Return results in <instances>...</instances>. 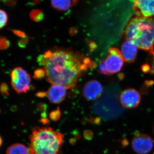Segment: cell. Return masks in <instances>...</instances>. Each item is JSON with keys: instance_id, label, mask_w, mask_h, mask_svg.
Instances as JSON below:
<instances>
[{"instance_id": "6da1fadb", "label": "cell", "mask_w": 154, "mask_h": 154, "mask_svg": "<svg viewBox=\"0 0 154 154\" xmlns=\"http://www.w3.org/2000/svg\"><path fill=\"white\" fill-rule=\"evenodd\" d=\"M52 51V56L46 58L44 66L47 82L67 89L75 88L79 78L88 69L83 63L84 55L66 49L58 48Z\"/></svg>"}, {"instance_id": "7a4b0ae2", "label": "cell", "mask_w": 154, "mask_h": 154, "mask_svg": "<svg viewBox=\"0 0 154 154\" xmlns=\"http://www.w3.org/2000/svg\"><path fill=\"white\" fill-rule=\"evenodd\" d=\"M29 140V154H59L64 135L51 128L35 127Z\"/></svg>"}, {"instance_id": "3957f363", "label": "cell", "mask_w": 154, "mask_h": 154, "mask_svg": "<svg viewBox=\"0 0 154 154\" xmlns=\"http://www.w3.org/2000/svg\"><path fill=\"white\" fill-rule=\"evenodd\" d=\"M124 36L150 53L154 46V18L134 17L127 25Z\"/></svg>"}, {"instance_id": "277c9868", "label": "cell", "mask_w": 154, "mask_h": 154, "mask_svg": "<svg viewBox=\"0 0 154 154\" xmlns=\"http://www.w3.org/2000/svg\"><path fill=\"white\" fill-rule=\"evenodd\" d=\"M11 77V85L18 94L26 93L29 91L31 82L30 75L22 67H17L13 69Z\"/></svg>"}, {"instance_id": "5b68a950", "label": "cell", "mask_w": 154, "mask_h": 154, "mask_svg": "<svg viewBox=\"0 0 154 154\" xmlns=\"http://www.w3.org/2000/svg\"><path fill=\"white\" fill-rule=\"evenodd\" d=\"M131 146L138 154H147L152 149L154 140L149 135L145 134H137L133 138Z\"/></svg>"}, {"instance_id": "8992f818", "label": "cell", "mask_w": 154, "mask_h": 154, "mask_svg": "<svg viewBox=\"0 0 154 154\" xmlns=\"http://www.w3.org/2000/svg\"><path fill=\"white\" fill-rule=\"evenodd\" d=\"M108 51L109 54L106 57L105 63L108 71L110 75H112L121 70L124 60L121 51L118 48L111 47Z\"/></svg>"}, {"instance_id": "52a82bcc", "label": "cell", "mask_w": 154, "mask_h": 154, "mask_svg": "<svg viewBox=\"0 0 154 154\" xmlns=\"http://www.w3.org/2000/svg\"><path fill=\"white\" fill-rule=\"evenodd\" d=\"M121 104L128 109L136 108L141 102V96L138 91L133 88L125 89L122 91L119 96Z\"/></svg>"}, {"instance_id": "ba28073f", "label": "cell", "mask_w": 154, "mask_h": 154, "mask_svg": "<svg viewBox=\"0 0 154 154\" xmlns=\"http://www.w3.org/2000/svg\"><path fill=\"white\" fill-rule=\"evenodd\" d=\"M103 91L101 83L96 80H91L86 83L83 87V96L88 101H95L101 96Z\"/></svg>"}, {"instance_id": "9c48e42d", "label": "cell", "mask_w": 154, "mask_h": 154, "mask_svg": "<svg viewBox=\"0 0 154 154\" xmlns=\"http://www.w3.org/2000/svg\"><path fill=\"white\" fill-rule=\"evenodd\" d=\"M132 8L137 16L146 18H154V1H134Z\"/></svg>"}, {"instance_id": "30bf717a", "label": "cell", "mask_w": 154, "mask_h": 154, "mask_svg": "<svg viewBox=\"0 0 154 154\" xmlns=\"http://www.w3.org/2000/svg\"><path fill=\"white\" fill-rule=\"evenodd\" d=\"M66 88L60 85H53L47 92L50 102L59 104L64 100L67 94Z\"/></svg>"}, {"instance_id": "8fae6325", "label": "cell", "mask_w": 154, "mask_h": 154, "mask_svg": "<svg viewBox=\"0 0 154 154\" xmlns=\"http://www.w3.org/2000/svg\"><path fill=\"white\" fill-rule=\"evenodd\" d=\"M121 53L124 61L131 63L136 58L137 47L132 41L125 39L122 44Z\"/></svg>"}, {"instance_id": "7c38bea8", "label": "cell", "mask_w": 154, "mask_h": 154, "mask_svg": "<svg viewBox=\"0 0 154 154\" xmlns=\"http://www.w3.org/2000/svg\"><path fill=\"white\" fill-rule=\"evenodd\" d=\"M7 154H29L26 146L21 143L12 145L8 149Z\"/></svg>"}, {"instance_id": "4fadbf2b", "label": "cell", "mask_w": 154, "mask_h": 154, "mask_svg": "<svg viewBox=\"0 0 154 154\" xmlns=\"http://www.w3.org/2000/svg\"><path fill=\"white\" fill-rule=\"evenodd\" d=\"M51 3L52 8L59 11H67L74 5L71 1H52Z\"/></svg>"}, {"instance_id": "5bb4252c", "label": "cell", "mask_w": 154, "mask_h": 154, "mask_svg": "<svg viewBox=\"0 0 154 154\" xmlns=\"http://www.w3.org/2000/svg\"><path fill=\"white\" fill-rule=\"evenodd\" d=\"M29 16L31 20L37 22L42 21L44 17L42 11L38 9H33L30 11Z\"/></svg>"}, {"instance_id": "9a60e30c", "label": "cell", "mask_w": 154, "mask_h": 154, "mask_svg": "<svg viewBox=\"0 0 154 154\" xmlns=\"http://www.w3.org/2000/svg\"><path fill=\"white\" fill-rule=\"evenodd\" d=\"M8 17L7 13L0 9V29L5 27L8 23Z\"/></svg>"}, {"instance_id": "2e32d148", "label": "cell", "mask_w": 154, "mask_h": 154, "mask_svg": "<svg viewBox=\"0 0 154 154\" xmlns=\"http://www.w3.org/2000/svg\"><path fill=\"white\" fill-rule=\"evenodd\" d=\"M98 70V71L102 74L111 75L107 69V65L105 60H101L99 61Z\"/></svg>"}, {"instance_id": "e0dca14e", "label": "cell", "mask_w": 154, "mask_h": 154, "mask_svg": "<svg viewBox=\"0 0 154 154\" xmlns=\"http://www.w3.org/2000/svg\"><path fill=\"white\" fill-rule=\"evenodd\" d=\"M46 75L44 69L38 68L34 70L33 78L36 80L41 79H43Z\"/></svg>"}, {"instance_id": "ac0fdd59", "label": "cell", "mask_w": 154, "mask_h": 154, "mask_svg": "<svg viewBox=\"0 0 154 154\" xmlns=\"http://www.w3.org/2000/svg\"><path fill=\"white\" fill-rule=\"evenodd\" d=\"M11 45V42L8 39L3 37H0V50H4L8 49Z\"/></svg>"}, {"instance_id": "d6986e66", "label": "cell", "mask_w": 154, "mask_h": 154, "mask_svg": "<svg viewBox=\"0 0 154 154\" xmlns=\"http://www.w3.org/2000/svg\"><path fill=\"white\" fill-rule=\"evenodd\" d=\"M61 112L59 108L57 107V109L53 110L50 113V118L54 121H57L60 119L61 116Z\"/></svg>"}, {"instance_id": "ffe728a7", "label": "cell", "mask_w": 154, "mask_h": 154, "mask_svg": "<svg viewBox=\"0 0 154 154\" xmlns=\"http://www.w3.org/2000/svg\"><path fill=\"white\" fill-rule=\"evenodd\" d=\"M0 93L3 96H9V87L6 83L2 82L0 85Z\"/></svg>"}, {"instance_id": "44dd1931", "label": "cell", "mask_w": 154, "mask_h": 154, "mask_svg": "<svg viewBox=\"0 0 154 154\" xmlns=\"http://www.w3.org/2000/svg\"><path fill=\"white\" fill-rule=\"evenodd\" d=\"M9 30L12 31L16 36H19L22 38H30L28 36L26 35V33L23 31L19 30H15V29H9Z\"/></svg>"}, {"instance_id": "7402d4cb", "label": "cell", "mask_w": 154, "mask_h": 154, "mask_svg": "<svg viewBox=\"0 0 154 154\" xmlns=\"http://www.w3.org/2000/svg\"><path fill=\"white\" fill-rule=\"evenodd\" d=\"M28 43V38H22L18 41V46L21 48H25Z\"/></svg>"}, {"instance_id": "603a6c76", "label": "cell", "mask_w": 154, "mask_h": 154, "mask_svg": "<svg viewBox=\"0 0 154 154\" xmlns=\"http://www.w3.org/2000/svg\"><path fill=\"white\" fill-rule=\"evenodd\" d=\"M37 62L39 65L44 66L46 62V58L45 57L44 55H40L38 56L37 58Z\"/></svg>"}, {"instance_id": "cb8c5ba5", "label": "cell", "mask_w": 154, "mask_h": 154, "mask_svg": "<svg viewBox=\"0 0 154 154\" xmlns=\"http://www.w3.org/2000/svg\"><path fill=\"white\" fill-rule=\"evenodd\" d=\"M87 43L88 44V46H89V48H90V52L93 51L94 50L96 49V48H97V45L94 42L87 41Z\"/></svg>"}, {"instance_id": "d4e9b609", "label": "cell", "mask_w": 154, "mask_h": 154, "mask_svg": "<svg viewBox=\"0 0 154 154\" xmlns=\"http://www.w3.org/2000/svg\"><path fill=\"white\" fill-rule=\"evenodd\" d=\"M69 33L70 36H75L78 33V30L75 27H72L69 29Z\"/></svg>"}, {"instance_id": "484cf974", "label": "cell", "mask_w": 154, "mask_h": 154, "mask_svg": "<svg viewBox=\"0 0 154 154\" xmlns=\"http://www.w3.org/2000/svg\"><path fill=\"white\" fill-rule=\"evenodd\" d=\"M3 2L5 3L6 5L11 7H14L17 4V1H4Z\"/></svg>"}, {"instance_id": "4316f807", "label": "cell", "mask_w": 154, "mask_h": 154, "mask_svg": "<svg viewBox=\"0 0 154 154\" xmlns=\"http://www.w3.org/2000/svg\"><path fill=\"white\" fill-rule=\"evenodd\" d=\"M142 70L144 72H150L151 70V68L149 65L146 64L143 65L141 67Z\"/></svg>"}, {"instance_id": "83f0119b", "label": "cell", "mask_w": 154, "mask_h": 154, "mask_svg": "<svg viewBox=\"0 0 154 154\" xmlns=\"http://www.w3.org/2000/svg\"><path fill=\"white\" fill-rule=\"evenodd\" d=\"M47 92H44V91H40V92H37L36 94V96H38L40 98H43V97H45L47 96Z\"/></svg>"}, {"instance_id": "f1b7e54d", "label": "cell", "mask_w": 154, "mask_h": 154, "mask_svg": "<svg viewBox=\"0 0 154 154\" xmlns=\"http://www.w3.org/2000/svg\"><path fill=\"white\" fill-rule=\"evenodd\" d=\"M150 54L154 56L153 58V64H152V68H151V70L150 72L152 74L154 75V46L153 48L152 49L151 51L150 52Z\"/></svg>"}, {"instance_id": "f546056e", "label": "cell", "mask_w": 154, "mask_h": 154, "mask_svg": "<svg viewBox=\"0 0 154 154\" xmlns=\"http://www.w3.org/2000/svg\"><path fill=\"white\" fill-rule=\"evenodd\" d=\"M3 143V140L2 138V137H1V136H0V146H2V144Z\"/></svg>"}, {"instance_id": "4dcf8cb0", "label": "cell", "mask_w": 154, "mask_h": 154, "mask_svg": "<svg viewBox=\"0 0 154 154\" xmlns=\"http://www.w3.org/2000/svg\"><path fill=\"white\" fill-rule=\"evenodd\" d=\"M152 154H154V152Z\"/></svg>"}, {"instance_id": "1f68e13d", "label": "cell", "mask_w": 154, "mask_h": 154, "mask_svg": "<svg viewBox=\"0 0 154 154\" xmlns=\"http://www.w3.org/2000/svg\"><path fill=\"white\" fill-rule=\"evenodd\" d=\"M0 112H1V110H0Z\"/></svg>"}]
</instances>
